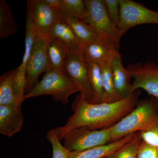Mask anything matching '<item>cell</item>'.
Returning <instances> with one entry per match:
<instances>
[{"mask_svg": "<svg viewBox=\"0 0 158 158\" xmlns=\"http://www.w3.org/2000/svg\"><path fill=\"white\" fill-rule=\"evenodd\" d=\"M139 90L127 98L113 102L91 104L80 94L72 105L74 113L66 124L55 129L59 140H63L72 130L81 127L93 130L110 128L132 111L138 102Z\"/></svg>", "mask_w": 158, "mask_h": 158, "instance_id": "6da1fadb", "label": "cell"}, {"mask_svg": "<svg viewBox=\"0 0 158 158\" xmlns=\"http://www.w3.org/2000/svg\"><path fill=\"white\" fill-rule=\"evenodd\" d=\"M158 116V100L152 97L138 102V105L111 129L112 142L131 134L152 127Z\"/></svg>", "mask_w": 158, "mask_h": 158, "instance_id": "7a4b0ae2", "label": "cell"}, {"mask_svg": "<svg viewBox=\"0 0 158 158\" xmlns=\"http://www.w3.org/2000/svg\"><path fill=\"white\" fill-rule=\"evenodd\" d=\"M77 92L78 89L66 74L50 69L24 98L50 95L55 101L65 104L69 102V97Z\"/></svg>", "mask_w": 158, "mask_h": 158, "instance_id": "3957f363", "label": "cell"}, {"mask_svg": "<svg viewBox=\"0 0 158 158\" xmlns=\"http://www.w3.org/2000/svg\"><path fill=\"white\" fill-rule=\"evenodd\" d=\"M63 67L64 72L77 86L81 96L86 101L93 103V93L83 48L69 50Z\"/></svg>", "mask_w": 158, "mask_h": 158, "instance_id": "277c9868", "label": "cell"}, {"mask_svg": "<svg viewBox=\"0 0 158 158\" xmlns=\"http://www.w3.org/2000/svg\"><path fill=\"white\" fill-rule=\"evenodd\" d=\"M84 2L86 15L82 20L102 37L111 40L118 46L122 35L109 17L105 0H85Z\"/></svg>", "mask_w": 158, "mask_h": 158, "instance_id": "5b68a950", "label": "cell"}, {"mask_svg": "<svg viewBox=\"0 0 158 158\" xmlns=\"http://www.w3.org/2000/svg\"><path fill=\"white\" fill-rule=\"evenodd\" d=\"M64 146L69 151H81L112 142L111 129H90L77 128L65 136Z\"/></svg>", "mask_w": 158, "mask_h": 158, "instance_id": "8992f818", "label": "cell"}, {"mask_svg": "<svg viewBox=\"0 0 158 158\" xmlns=\"http://www.w3.org/2000/svg\"><path fill=\"white\" fill-rule=\"evenodd\" d=\"M117 27L122 35L135 26L144 24L158 25V11H153L131 0H119Z\"/></svg>", "mask_w": 158, "mask_h": 158, "instance_id": "52a82bcc", "label": "cell"}, {"mask_svg": "<svg viewBox=\"0 0 158 158\" xmlns=\"http://www.w3.org/2000/svg\"><path fill=\"white\" fill-rule=\"evenodd\" d=\"M49 39V37L37 31L26 73L25 95L38 83L39 76L49 69L46 53Z\"/></svg>", "mask_w": 158, "mask_h": 158, "instance_id": "ba28073f", "label": "cell"}, {"mask_svg": "<svg viewBox=\"0 0 158 158\" xmlns=\"http://www.w3.org/2000/svg\"><path fill=\"white\" fill-rule=\"evenodd\" d=\"M127 70L134 79L133 92L143 89L158 100V65L154 62H138L128 65Z\"/></svg>", "mask_w": 158, "mask_h": 158, "instance_id": "9c48e42d", "label": "cell"}, {"mask_svg": "<svg viewBox=\"0 0 158 158\" xmlns=\"http://www.w3.org/2000/svg\"><path fill=\"white\" fill-rule=\"evenodd\" d=\"M25 52L21 64L15 69V94L19 105H22L25 95L26 76L31 51L37 34V30L30 15H27Z\"/></svg>", "mask_w": 158, "mask_h": 158, "instance_id": "30bf717a", "label": "cell"}, {"mask_svg": "<svg viewBox=\"0 0 158 158\" xmlns=\"http://www.w3.org/2000/svg\"><path fill=\"white\" fill-rule=\"evenodd\" d=\"M27 3V13L31 16L37 31L48 37L52 26L62 19L59 11L52 8L45 0H28Z\"/></svg>", "mask_w": 158, "mask_h": 158, "instance_id": "8fae6325", "label": "cell"}, {"mask_svg": "<svg viewBox=\"0 0 158 158\" xmlns=\"http://www.w3.org/2000/svg\"><path fill=\"white\" fill-rule=\"evenodd\" d=\"M118 46L111 40L103 37L95 42L84 46L83 53L87 63L101 65L110 63L118 53Z\"/></svg>", "mask_w": 158, "mask_h": 158, "instance_id": "7c38bea8", "label": "cell"}, {"mask_svg": "<svg viewBox=\"0 0 158 158\" xmlns=\"http://www.w3.org/2000/svg\"><path fill=\"white\" fill-rule=\"evenodd\" d=\"M23 124L21 106L16 108L0 105V133L12 137L19 132Z\"/></svg>", "mask_w": 158, "mask_h": 158, "instance_id": "4fadbf2b", "label": "cell"}, {"mask_svg": "<svg viewBox=\"0 0 158 158\" xmlns=\"http://www.w3.org/2000/svg\"><path fill=\"white\" fill-rule=\"evenodd\" d=\"M114 86L122 99L127 98L133 93L131 75L123 67L121 55L118 53L110 62Z\"/></svg>", "mask_w": 158, "mask_h": 158, "instance_id": "5bb4252c", "label": "cell"}, {"mask_svg": "<svg viewBox=\"0 0 158 158\" xmlns=\"http://www.w3.org/2000/svg\"><path fill=\"white\" fill-rule=\"evenodd\" d=\"M48 37L58 40L69 50L83 48L81 43L71 27L62 19L57 20L52 26L49 31Z\"/></svg>", "mask_w": 158, "mask_h": 158, "instance_id": "9a60e30c", "label": "cell"}, {"mask_svg": "<svg viewBox=\"0 0 158 158\" xmlns=\"http://www.w3.org/2000/svg\"><path fill=\"white\" fill-rule=\"evenodd\" d=\"M135 134L114 142L81 151H71L68 158H103L121 147L133 139Z\"/></svg>", "mask_w": 158, "mask_h": 158, "instance_id": "2e32d148", "label": "cell"}, {"mask_svg": "<svg viewBox=\"0 0 158 158\" xmlns=\"http://www.w3.org/2000/svg\"><path fill=\"white\" fill-rule=\"evenodd\" d=\"M69 48L55 38H50L46 48V53L50 69L64 73V62Z\"/></svg>", "mask_w": 158, "mask_h": 158, "instance_id": "e0dca14e", "label": "cell"}, {"mask_svg": "<svg viewBox=\"0 0 158 158\" xmlns=\"http://www.w3.org/2000/svg\"><path fill=\"white\" fill-rule=\"evenodd\" d=\"M15 69L3 74L0 77V105L16 108L21 106L18 103L15 94Z\"/></svg>", "mask_w": 158, "mask_h": 158, "instance_id": "ac0fdd59", "label": "cell"}, {"mask_svg": "<svg viewBox=\"0 0 158 158\" xmlns=\"http://www.w3.org/2000/svg\"><path fill=\"white\" fill-rule=\"evenodd\" d=\"M71 27L83 47L101 39L102 36L82 20L71 18L65 20Z\"/></svg>", "mask_w": 158, "mask_h": 158, "instance_id": "d6986e66", "label": "cell"}, {"mask_svg": "<svg viewBox=\"0 0 158 158\" xmlns=\"http://www.w3.org/2000/svg\"><path fill=\"white\" fill-rule=\"evenodd\" d=\"M87 65L89 81L93 93L92 104H96L106 102L100 65L94 63H87Z\"/></svg>", "mask_w": 158, "mask_h": 158, "instance_id": "ffe728a7", "label": "cell"}, {"mask_svg": "<svg viewBox=\"0 0 158 158\" xmlns=\"http://www.w3.org/2000/svg\"><path fill=\"white\" fill-rule=\"evenodd\" d=\"M58 11L61 18L65 20L71 18L83 20L86 15L85 3L82 0H60Z\"/></svg>", "mask_w": 158, "mask_h": 158, "instance_id": "44dd1931", "label": "cell"}, {"mask_svg": "<svg viewBox=\"0 0 158 158\" xmlns=\"http://www.w3.org/2000/svg\"><path fill=\"white\" fill-rule=\"evenodd\" d=\"M17 25L12 11L4 0L0 1V38H6L14 34Z\"/></svg>", "mask_w": 158, "mask_h": 158, "instance_id": "7402d4cb", "label": "cell"}, {"mask_svg": "<svg viewBox=\"0 0 158 158\" xmlns=\"http://www.w3.org/2000/svg\"><path fill=\"white\" fill-rule=\"evenodd\" d=\"M99 65L103 87L106 95V102H113L122 99L114 86L110 62L103 63Z\"/></svg>", "mask_w": 158, "mask_h": 158, "instance_id": "603a6c76", "label": "cell"}, {"mask_svg": "<svg viewBox=\"0 0 158 158\" xmlns=\"http://www.w3.org/2000/svg\"><path fill=\"white\" fill-rule=\"evenodd\" d=\"M142 140L139 132L126 144L103 158H137Z\"/></svg>", "mask_w": 158, "mask_h": 158, "instance_id": "cb8c5ba5", "label": "cell"}, {"mask_svg": "<svg viewBox=\"0 0 158 158\" xmlns=\"http://www.w3.org/2000/svg\"><path fill=\"white\" fill-rule=\"evenodd\" d=\"M46 137L52 147V158H68L70 151L60 143V140L57 137L54 129L50 130L47 133Z\"/></svg>", "mask_w": 158, "mask_h": 158, "instance_id": "d4e9b609", "label": "cell"}, {"mask_svg": "<svg viewBox=\"0 0 158 158\" xmlns=\"http://www.w3.org/2000/svg\"><path fill=\"white\" fill-rule=\"evenodd\" d=\"M142 141L158 148V116L156 121L152 127L147 131L140 132Z\"/></svg>", "mask_w": 158, "mask_h": 158, "instance_id": "484cf974", "label": "cell"}, {"mask_svg": "<svg viewBox=\"0 0 158 158\" xmlns=\"http://www.w3.org/2000/svg\"><path fill=\"white\" fill-rule=\"evenodd\" d=\"M109 17L114 24L117 27L119 20V0H105Z\"/></svg>", "mask_w": 158, "mask_h": 158, "instance_id": "4316f807", "label": "cell"}, {"mask_svg": "<svg viewBox=\"0 0 158 158\" xmlns=\"http://www.w3.org/2000/svg\"><path fill=\"white\" fill-rule=\"evenodd\" d=\"M137 158H158V148L142 141L138 150Z\"/></svg>", "mask_w": 158, "mask_h": 158, "instance_id": "83f0119b", "label": "cell"}, {"mask_svg": "<svg viewBox=\"0 0 158 158\" xmlns=\"http://www.w3.org/2000/svg\"><path fill=\"white\" fill-rule=\"evenodd\" d=\"M48 4L54 9L58 11L60 7V0H45Z\"/></svg>", "mask_w": 158, "mask_h": 158, "instance_id": "f1b7e54d", "label": "cell"}]
</instances>
